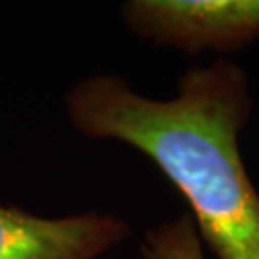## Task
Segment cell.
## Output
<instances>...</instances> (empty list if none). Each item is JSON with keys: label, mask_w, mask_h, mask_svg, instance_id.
<instances>
[{"label": "cell", "mask_w": 259, "mask_h": 259, "mask_svg": "<svg viewBox=\"0 0 259 259\" xmlns=\"http://www.w3.org/2000/svg\"><path fill=\"white\" fill-rule=\"evenodd\" d=\"M64 110L84 139L115 140L148 157L186 200L215 257L259 259V192L240 152L253 98L240 65L229 58L192 65L171 98L94 73L65 93Z\"/></svg>", "instance_id": "obj_1"}, {"label": "cell", "mask_w": 259, "mask_h": 259, "mask_svg": "<svg viewBox=\"0 0 259 259\" xmlns=\"http://www.w3.org/2000/svg\"><path fill=\"white\" fill-rule=\"evenodd\" d=\"M119 18L140 40L190 56L225 58L259 40V0H127Z\"/></svg>", "instance_id": "obj_2"}, {"label": "cell", "mask_w": 259, "mask_h": 259, "mask_svg": "<svg viewBox=\"0 0 259 259\" xmlns=\"http://www.w3.org/2000/svg\"><path fill=\"white\" fill-rule=\"evenodd\" d=\"M133 236L111 211L42 217L0 204V259H100Z\"/></svg>", "instance_id": "obj_3"}, {"label": "cell", "mask_w": 259, "mask_h": 259, "mask_svg": "<svg viewBox=\"0 0 259 259\" xmlns=\"http://www.w3.org/2000/svg\"><path fill=\"white\" fill-rule=\"evenodd\" d=\"M140 259H207L188 213L150 227L139 244Z\"/></svg>", "instance_id": "obj_4"}]
</instances>
